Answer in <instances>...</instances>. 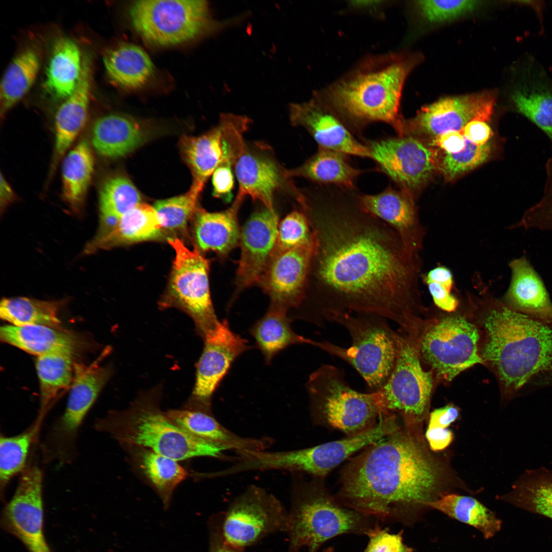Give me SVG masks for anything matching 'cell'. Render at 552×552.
<instances>
[{
  "label": "cell",
  "instance_id": "cell-6",
  "mask_svg": "<svg viewBox=\"0 0 552 552\" xmlns=\"http://www.w3.org/2000/svg\"><path fill=\"white\" fill-rule=\"evenodd\" d=\"M287 552L307 547L316 552L326 541L344 534L368 535L375 518L349 508L312 483L294 479L291 491Z\"/></svg>",
  "mask_w": 552,
  "mask_h": 552
},
{
  "label": "cell",
  "instance_id": "cell-15",
  "mask_svg": "<svg viewBox=\"0 0 552 552\" xmlns=\"http://www.w3.org/2000/svg\"><path fill=\"white\" fill-rule=\"evenodd\" d=\"M221 528L228 542L244 548L269 534L287 533L289 513L274 495L252 485L222 513Z\"/></svg>",
  "mask_w": 552,
  "mask_h": 552
},
{
  "label": "cell",
  "instance_id": "cell-42",
  "mask_svg": "<svg viewBox=\"0 0 552 552\" xmlns=\"http://www.w3.org/2000/svg\"><path fill=\"white\" fill-rule=\"evenodd\" d=\"M424 505L476 528L486 539L495 536L501 527V521L494 513L470 496L447 494L427 502Z\"/></svg>",
  "mask_w": 552,
  "mask_h": 552
},
{
  "label": "cell",
  "instance_id": "cell-58",
  "mask_svg": "<svg viewBox=\"0 0 552 552\" xmlns=\"http://www.w3.org/2000/svg\"><path fill=\"white\" fill-rule=\"evenodd\" d=\"M425 437L430 449L434 451L447 448L453 439L452 432L447 428H427Z\"/></svg>",
  "mask_w": 552,
  "mask_h": 552
},
{
  "label": "cell",
  "instance_id": "cell-54",
  "mask_svg": "<svg viewBox=\"0 0 552 552\" xmlns=\"http://www.w3.org/2000/svg\"><path fill=\"white\" fill-rule=\"evenodd\" d=\"M430 145L441 148L445 153L455 154L465 149L466 139L461 131H448L433 137Z\"/></svg>",
  "mask_w": 552,
  "mask_h": 552
},
{
  "label": "cell",
  "instance_id": "cell-57",
  "mask_svg": "<svg viewBox=\"0 0 552 552\" xmlns=\"http://www.w3.org/2000/svg\"><path fill=\"white\" fill-rule=\"evenodd\" d=\"M459 410L453 405H448L433 410L429 415L428 428H447L458 418Z\"/></svg>",
  "mask_w": 552,
  "mask_h": 552
},
{
  "label": "cell",
  "instance_id": "cell-13",
  "mask_svg": "<svg viewBox=\"0 0 552 552\" xmlns=\"http://www.w3.org/2000/svg\"><path fill=\"white\" fill-rule=\"evenodd\" d=\"M476 327L465 317L451 315L433 320L418 341L420 357L436 377L446 382L478 363H484Z\"/></svg>",
  "mask_w": 552,
  "mask_h": 552
},
{
  "label": "cell",
  "instance_id": "cell-16",
  "mask_svg": "<svg viewBox=\"0 0 552 552\" xmlns=\"http://www.w3.org/2000/svg\"><path fill=\"white\" fill-rule=\"evenodd\" d=\"M495 99L492 91L442 98L422 107L413 118L402 119L397 132L400 136L434 137L448 131H461L471 121H489Z\"/></svg>",
  "mask_w": 552,
  "mask_h": 552
},
{
  "label": "cell",
  "instance_id": "cell-60",
  "mask_svg": "<svg viewBox=\"0 0 552 552\" xmlns=\"http://www.w3.org/2000/svg\"><path fill=\"white\" fill-rule=\"evenodd\" d=\"M387 2L383 1H350L349 5L355 10L375 14H379L381 9L387 5Z\"/></svg>",
  "mask_w": 552,
  "mask_h": 552
},
{
  "label": "cell",
  "instance_id": "cell-4",
  "mask_svg": "<svg viewBox=\"0 0 552 552\" xmlns=\"http://www.w3.org/2000/svg\"><path fill=\"white\" fill-rule=\"evenodd\" d=\"M418 55L387 53L363 58L347 73L314 91L346 124L364 126L375 122L396 130L405 81L419 62Z\"/></svg>",
  "mask_w": 552,
  "mask_h": 552
},
{
  "label": "cell",
  "instance_id": "cell-7",
  "mask_svg": "<svg viewBox=\"0 0 552 552\" xmlns=\"http://www.w3.org/2000/svg\"><path fill=\"white\" fill-rule=\"evenodd\" d=\"M328 322L343 327L351 338V345L343 348L327 341H316L315 347L346 361L361 375L372 392L385 384L397 355L396 331L381 316L344 313L333 316Z\"/></svg>",
  "mask_w": 552,
  "mask_h": 552
},
{
  "label": "cell",
  "instance_id": "cell-47",
  "mask_svg": "<svg viewBox=\"0 0 552 552\" xmlns=\"http://www.w3.org/2000/svg\"><path fill=\"white\" fill-rule=\"evenodd\" d=\"M199 195L190 189L183 195L156 201L153 207L163 228L184 229L190 217L197 210Z\"/></svg>",
  "mask_w": 552,
  "mask_h": 552
},
{
  "label": "cell",
  "instance_id": "cell-56",
  "mask_svg": "<svg viewBox=\"0 0 552 552\" xmlns=\"http://www.w3.org/2000/svg\"><path fill=\"white\" fill-rule=\"evenodd\" d=\"M461 131L467 140L478 145L488 143L492 135V129L487 122L480 120L471 121Z\"/></svg>",
  "mask_w": 552,
  "mask_h": 552
},
{
  "label": "cell",
  "instance_id": "cell-46",
  "mask_svg": "<svg viewBox=\"0 0 552 552\" xmlns=\"http://www.w3.org/2000/svg\"><path fill=\"white\" fill-rule=\"evenodd\" d=\"M140 194L126 177L117 176L107 180L100 192V217L119 218L141 203Z\"/></svg>",
  "mask_w": 552,
  "mask_h": 552
},
{
  "label": "cell",
  "instance_id": "cell-64",
  "mask_svg": "<svg viewBox=\"0 0 552 552\" xmlns=\"http://www.w3.org/2000/svg\"><path fill=\"white\" fill-rule=\"evenodd\" d=\"M550 317L551 319L552 320V308H551L550 314Z\"/></svg>",
  "mask_w": 552,
  "mask_h": 552
},
{
  "label": "cell",
  "instance_id": "cell-34",
  "mask_svg": "<svg viewBox=\"0 0 552 552\" xmlns=\"http://www.w3.org/2000/svg\"><path fill=\"white\" fill-rule=\"evenodd\" d=\"M0 338L4 342L37 357L60 351L74 353L79 345L73 334L40 325H5L1 328Z\"/></svg>",
  "mask_w": 552,
  "mask_h": 552
},
{
  "label": "cell",
  "instance_id": "cell-39",
  "mask_svg": "<svg viewBox=\"0 0 552 552\" xmlns=\"http://www.w3.org/2000/svg\"><path fill=\"white\" fill-rule=\"evenodd\" d=\"M60 351L38 356L36 368L40 383V408L37 417L43 420L57 398L71 387L74 376L73 355Z\"/></svg>",
  "mask_w": 552,
  "mask_h": 552
},
{
  "label": "cell",
  "instance_id": "cell-50",
  "mask_svg": "<svg viewBox=\"0 0 552 552\" xmlns=\"http://www.w3.org/2000/svg\"><path fill=\"white\" fill-rule=\"evenodd\" d=\"M479 5L475 1H419L416 6L421 15L432 23L449 21L469 13Z\"/></svg>",
  "mask_w": 552,
  "mask_h": 552
},
{
  "label": "cell",
  "instance_id": "cell-2",
  "mask_svg": "<svg viewBox=\"0 0 552 552\" xmlns=\"http://www.w3.org/2000/svg\"><path fill=\"white\" fill-rule=\"evenodd\" d=\"M422 443L400 429L365 448L343 470L339 502L384 522L437 499L440 471Z\"/></svg>",
  "mask_w": 552,
  "mask_h": 552
},
{
  "label": "cell",
  "instance_id": "cell-36",
  "mask_svg": "<svg viewBox=\"0 0 552 552\" xmlns=\"http://www.w3.org/2000/svg\"><path fill=\"white\" fill-rule=\"evenodd\" d=\"M346 154L319 147L318 151L298 167L286 170L285 177H302L322 184H331L352 189L364 171L347 161Z\"/></svg>",
  "mask_w": 552,
  "mask_h": 552
},
{
  "label": "cell",
  "instance_id": "cell-12",
  "mask_svg": "<svg viewBox=\"0 0 552 552\" xmlns=\"http://www.w3.org/2000/svg\"><path fill=\"white\" fill-rule=\"evenodd\" d=\"M112 373L109 366L74 363V376L65 409L50 427L41 444L50 462L70 464L77 456L79 429Z\"/></svg>",
  "mask_w": 552,
  "mask_h": 552
},
{
  "label": "cell",
  "instance_id": "cell-49",
  "mask_svg": "<svg viewBox=\"0 0 552 552\" xmlns=\"http://www.w3.org/2000/svg\"><path fill=\"white\" fill-rule=\"evenodd\" d=\"M490 151L489 143L478 145L466 139V146L463 151L455 154L445 153L440 169L447 180H452L484 163Z\"/></svg>",
  "mask_w": 552,
  "mask_h": 552
},
{
  "label": "cell",
  "instance_id": "cell-9",
  "mask_svg": "<svg viewBox=\"0 0 552 552\" xmlns=\"http://www.w3.org/2000/svg\"><path fill=\"white\" fill-rule=\"evenodd\" d=\"M138 34L154 45H178L204 36L238 21H216L203 0L136 1L129 10Z\"/></svg>",
  "mask_w": 552,
  "mask_h": 552
},
{
  "label": "cell",
  "instance_id": "cell-18",
  "mask_svg": "<svg viewBox=\"0 0 552 552\" xmlns=\"http://www.w3.org/2000/svg\"><path fill=\"white\" fill-rule=\"evenodd\" d=\"M43 473L36 463H28L15 491L4 508V527L30 552H52L43 532Z\"/></svg>",
  "mask_w": 552,
  "mask_h": 552
},
{
  "label": "cell",
  "instance_id": "cell-55",
  "mask_svg": "<svg viewBox=\"0 0 552 552\" xmlns=\"http://www.w3.org/2000/svg\"><path fill=\"white\" fill-rule=\"evenodd\" d=\"M429 292L435 306L443 311L451 313L459 306L457 297L441 285L436 283L427 284Z\"/></svg>",
  "mask_w": 552,
  "mask_h": 552
},
{
  "label": "cell",
  "instance_id": "cell-17",
  "mask_svg": "<svg viewBox=\"0 0 552 552\" xmlns=\"http://www.w3.org/2000/svg\"><path fill=\"white\" fill-rule=\"evenodd\" d=\"M371 158L405 190L418 189L438 167L437 152L410 135L368 142Z\"/></svg>",
  "mask_w": 552,
  "mask_h": 552
},
{
  "label": "cell",
  "instance_id": "cell-21",
  "mask_svg": "<svg viewBox=\"0 0 552 552\" xmlns=\"http://www.w3.org/2000/svg\"><path fill=\"white\" fill-rule=\"evenodd\" d=\"M289 108L291 123L305 128L319 147L371 158L366 145L357 141L336 113L315 94L309 101L291 103Z\"/></svg>",
  "mask_w": 552,
  "mask_h": 552
},
{
  "label": "cell",
  "instance_id": "cell-11",
  "mask_svg": "<svg viewBox=\"0 0 552 552\" xmlns=\"http://www.w3.org/2000/svg\"><path fill=\"white\" fill-rule=\"evenodd\" d=\"M399 429L397 416L387 415L373 428L340 440L299 449L256 452L251 465L256 471L284 470L323 477L354 453Z\"/></svg>",
  "mask_w": 552,
  "mask_h": 552
},
{
  "label": "cell",
  "instance_id": "cell-5",
  "mask_svg": "<svg viewBox=\"0 0 552 552\" xmlns=\"http://www.w3.org/2000/svg\"><path fill=\"white\" fill-rule=\"evenodd\" d=\"M159 388L138 397L123 411L98 418L94 428L122 446L144 447L177 461L198 456L227 458L225 450L189 434L174 423L159 405Z\"/></svg>",
  "mask_w": 552,
  "mask_h": 552
},
{
  "label": "cell",
  "instance_id": "cell-32",
  "mask_svg": "<svg viewBox=\"0 0 552 552\" xmlns=\"http://www.w3.org/2000/svg\"><path fill=\"white\" fill-rule=\"evenodd\" d=\"M241 204L235 200L229 208L220 212L197 210L194 233L200 249L225 255L238 244L241 231L237 214Z\"/></svg>",
  "mask_w": 552,
  "mask_h": 552
},
{
  "label": "cell",
  "instance_id": "cell-29",
  "mask_svg": "<svg viewBox=\"0 0 552 552\" xmlns=\"http://www.w3.org/2000/svg\"><path fill=\"white\" fill-rule=\"evenodd\" d=\"M92 129L93 147L101 156L123 157L139 147L146 137L143 126L123 114H109L98 118Z\"/></svg>",
  "mask_w": 552,
  "mask_h": 552
},
{
  "label": "cell",
  "instance_id": "cell-19",
  "mask_svg": "<svg viewBox=\"0 0 552 552\" xmlns=\"http://www.w3.org/2000/svg\"><path fill=\"white\" fill-rule=\"evenodd\" d=\"M204 346L196 367V378L188 403L211 406L213 395L236 359L251 348L233 331L228 321H219L202 338Z\"/></svg>",
  "mask_w": 552,
  "mask_h": 552
},
{
  "label": "cell",
  "instance_id": "cell-27",
  "mask_svg": "<svg viewBox=\"0 0 552 552\" xmlns=\"http://www.w3.org/2000/svg\"><path fill=\"white\" fill-rule=\"evenodd\" d=\"M509 267L511 281L501 301L515 311L546 320L552 303L539 274L524 256L511 261Z\"/></svg>",
  "mask_w": 552,
  "mask_h": 552
},
{
  "label": "cell",
  "instance_id": "cell-31",
  "mask_svg": "<svg viewBox=\"0 0 552 552\" xmlns=\"http://www.w3.org/2000/svg\"><path fill=\"white\" fill-rule=\"evenodd\" d=\"M163 227L153 207L140 203L122 215L116 224L103 237L93 239L85 252L99 249L150 240L158 236Z\"/></svg>",
  "mask_w": 552,
  "mask_h": 552
},
{
  "label": "cell",
  "instance_id": "cell-1",
  "mask_svg": "<svg viewBox=\"0 0 552 552\" xmlns=\"http://www.w3.org/2000/svg\"><path fill=\"white\" fill-rule=\"evenodd\" d=\"M348 190H325L307 204L314 246L299 318L324 327L337 314H372L412 332L423 309L420 255Z\"/></svg>",
  "mask_w": 552,
  "mask_h": 552
},
{
  "label": "cell",
  "instance_id": "cell-53",
  "mask_svg": "<svg viewBox=\"0 0 552 552\" xmlns=\"http://www.w3.org/2000/svg\"><path fill=\"white\" fill-rule=\"evenodd\" d=\"M222 513L215 516L210 523L209 552H244V548L228 542L223 537L221 523Z\"/></svg>",
  "mask_w": 552,
  "mask_h": 552
},
{
  "label": "cell",
  "instance_id": "cell-45",
  "mask_svg": "<svg viewBox=\"0 0 552 552\" xmlns=\"http://www.w3.org/2000/svg\"><path fill=\"white\" fill-rule=\"evenodd\" d=\"M516 110L552 140V89L539 82L519 83L511 94Z\"/></svg>",
  "mask_w": 552,
  "mask_h": 552
},
{
  "label": "cell",
  "instance_id": "cell-63",
  "mask_svg": "<svg viewBox=\"0 0 552 552\" xmlns=\"http://www.w3.org/2000/svg\"><path fill=\"white\" fill-rule=\"evenodd\" d=\"M324 552H334V550L332 547H329L327 549H325Z\"/></svg>",
  "mask_w": 552,
  "mask_h": 552
},
{
  "label": "cell",
  "instance_id": "cell-26",
  "mask_svg": "<svg viewBox=\"0 0 552 552\" xmlns=\"http://www.w3.org/2000/svg\"><path fill=\"white\" fill-rule=\"evenodd\" d=\"M179 147L193 176L191 189L200 194L208 178L228 159V141L220 120L216 127L204 134L183 135Z\"/></svg>",
  "mask_w": 552,
  "mask_h": 552
},
{
  "label": "cell",
  "instance_id": "cell-25",
  "mask_svg": "<svg viewBox=\"0 0 552 552\" xmlns=\"http://www.w3.org/2000/svg\"><path fill=\"white\" fill-rule=\"evenodd\" d=\"M91 91V68L89 61L84 58L80 78L76 88L64 100L55 114L53 170L64 156L86 124Z\"/></svg>",
  "mask_w": 552,
  "mask_h": 552
},
{
  "label": "cell",
  "instance_id": "cell-24",
  "mask_svg": "<svg viewBox=\"0 0 552 552\" xmlns=\"http://www.w3.org/2000/svg\"><path fill=\"white\" fill-rule=\"evenodd\" d=\"M211 407L188 404L183 408L168 410V417L189 434L236 454L265 450L273 443L270 438L243 437L221 425L214 416Z\"/></svg>",
  "mask_w": 552,
  "mask_h": 552
},
{
  "label": "cell",
  "instance_id": "cell-22",
  "mask_svg": "<svg viewBox=\"0 0 552 552\" xmlns=\"http://www.w3.org/2000/svg\"><path fill=\"white\" fill-rule=\"evenodd\" d=\"M279 224L275 211L265 208L254 213L243 225L237 272L240 289L260 283L276 248Z\"/></svg>",
  "mask_w": 552,
  "mask_h": 552
},
{
  "label": "cell",
  "instance_id": "cell-35",
  "mask_svg": "<svg viewBox=\"0 0 552 552\" xmlns=\"http://www.w3.org/2000/svg\"><path fill=\"white\" fill-rule=\"evenodd\" d=\"M83 62L80 49L73 40L62 37L55 42L44 81L46 90L53 98L64 100L74 92Z\"/></svg>",
  "mask_w": 552,
  "mask_h": 552
},
{
  "label": "cell",
  "instance_id": "cell-62",
  "mask_svg": "<svg viewBox=\"0 0 552 552\" xmlns=\"http://www.w3.org/2000/svg\"><path fill=\"white\" fill-rule=\"evenodd\" d=\"M532 382L536 386H552V367L538 375Z\"/></svg>",
  "mask_w": 552,
  "mask_h": 552
},
{
  "label": "cell",
  "instance_id": "cell-20",
  "mask_svg": "<svg viewBox=\"0 0 552 552\" xmlns=\"http://www.w3.org/2000/svg\"><path fill=\"white\" fill-rule=\"evenodd\" d=\"M314 246L313 236L308 244L274 253L259 283L269 297L270 307L288 313L298 310L305 298Z\"/></svg>",
  "mask_w": 552,
  "mask_h": 552
},
{
  "label": "cell",
  "instance_id": "cell-14",
  "mask_svg": "<svg viewBox=\"0 0 552 552\" xmlns=\"http://www.w3.org/2000/svg\"><path fill=\"white\" fill-rule=\"evenodd\" d=\"M168 242L174 249L175 257L167 305L177 307L189 315L203 338L220 321L210 295L209 261L197 249H189L177 238H169Z\"/></svg>",
  "mask_w": 552,
  "mask_h": 552
},
{
  "label": "cell",
  "instance_id": "cell-44",
  "mask_svg": "<svg viewBox=\"0 0 552 552\" xmlns=\"http://www.w3.org/2000/svg\"><path fill=\"white\" fill-rule=\"evenodd\" d=\"M43 421L37 417L24 431L11 436L1 434L0 487L5 490L11 480L26 467L29 451L35 442Z\"/></svg>",
  "mask_w": 552,
  "mask_h": 552
},
{
  "label": "cell",
  "instance_id": "cell-28",
  "mask_svg": "<svg viewBox=\"0 0 552 552\" xmlns=\"http://www.w3.org/2000/svg\"><path fill=\"white\" fill-rule=\"evenodd\" d=\"M235 173L239 183L235 201L242 203L245 197L250 196L274 211V193L280 187L284 175L272 160L246 149L235 164Z\"/></svg>",
  "mask_w": 552,
  "mask_h": 552
},
{
  "label": "cell",
  "instance_id": "cell-38",
  "mask_svg": "<svg viewBox=\"0 0 552 552\" xmlns=\"http://www.w3.org/2000/svg\"><path fill=\"white\" fill-rule=\"evenodd\" d=\"M91 149L81 141L64 156L62 165V195L70 208L79 213L84 204L94 170Z\"/></svg>",
  "mask_w": 552,
  "mask_h": 552
},
{
  "label": "cell",
  "instance_id": "cell-52",
  "mask_svg": "<svg viewBox=\"0 0 552 552\" xmlns=\"http://www.w3.org/2000/svg\"><path fill=\"white\" fill-rule=\"evenodd\" d=\"M232 164L223 163L213 174L212 183L213 195L216 197L223 198L226 200L232 197L234 180L232 170Z\"/></svg>",
  "mask_w": 552,
  "mask_h": 552
},
{
  "label": "cell",
  "instance_id": "cell-33",
  "mask_svg": "<svg viewBox=\"0 0 552 552\" xmlns=\"http://www.w3.org/2000/svg\"><path fill=\"white\" fill-rule=\"evenodd\" d=\"M292 320L286 311L269 307L267 312L250 327L249 332L266 364H270L278 354L290 346H316V341L298 335L293 330Z\"/></svg>",
  "mask_w": 552,
  "mask_h": 552
},
{
  "label": "cell",
  "instance_id": "cell-8",
  "mask_svg": "<svg viewBox=\"0 0 552 552\" xmlns=\"http://www.w3.org/2000/svg\"><path fill=\"white\" fill-rule=\"evenodd\" d=\"M306 387L313 413L348 436L373 428L386 413L377 392L353 389L343 370L331 364H323L313 372Z\"/></svg>",
  "mask_w": 552,
  "mask_h": 552
},
{
  "label": "cell",
  "instance_id": "cell-41",
  "mask_svg": "<svg viewBox=\"0 0 552 552\" xmlns=\"http://www.w3.org/2000/svg\"><path fill=\"white\" fill-rule=\"evenodd\" d=\"M40 65L39 56L32 48L22 51L10 63L0 85L2 119L30 89L37 78Z\"/></svg>",
  "mask_w": 552,
  "mask_h": 552
},
{
  "label": "cell",
  "instance_id": "cell-43",
  "mask_svg": "<svg viewBox=\"0 0 552 552\" xmlns=\"http://www.w3.org/2000/svg\"><path fill=\"white\" fill-rule=\"evenodd\" d=\"M63 303L26 297L4 298L0 317L14 326L40 325L61 330L58 316Z\"/></svg>",
  "mask_w": 552,
  "mask_h": 552
},
{
  "label": "cell",
  "instance_id": "cell-37",
  "mask_svg": "<svg viewBox=\"0 0 552 552\" xmlns=\"http://www.w3.org/2000/svg\"><path fill=\"white\" fill-rule=\"evenodd\" d=\"M129 450L132 461L151 484L168 507L176 488L189 475V472L171 458L144 447L124 445Z\"/></svg>",
  "mask_w": 552,
  "mask_h": 552
},
{
  "label": "cell",
  "instance_id": "cell-10",
  "mask_svg": "<svg viewBox=\"0 0 552 552\" xmlns=\"http://www.w3.org/2000/svg\"><path fill=\"white\" fill-rule=\"evenodd\" d=\"M397 355L394 369L379 398L386 412L399 414L406 430L421 441L422 424L428 415L433 379L431 371L421 366L418 341L400 331L396 332Z\"/></svg>",
  "mask_w": 552,
  "mask_h": 552
},
{
  "label": "cell",
  "instance_id": "cell-40",
  "mask_svg": "<svg viewBox=\"0 0 552 552\" xmlns=\"http://www.w3.org/2000/svg\"><path fill=\"white\" fill-rule=\"evenodd\" d=\"M500 499L552 519V472L543 467L526 471Z\"/></svg>",
  "mask_w": 552,
  "mask_h": 552
},
{
  "label": "cell",
  "instance_id": "cell-3",
  "mask_svg": "<svg viewBox=\"0 0 552 552\" xmlns=\"http://www.w3.org/2000/svg\"><path fill=\"white\" fill-rule=\"evenodd\" d=\"M468 298L481 315L485 333L479 353L494 373L503 398L512 399L552 367V321L515 311L486 288Z\"/></svg>",
  "mask_w": 552,
  "mask_h": 552
},
{
  "label": "cell",
  "instance_id": "cell-30",
  "mask_svg": "<svg viewBox=\"0 0 552 552\" xmlns=\"http://www.w3.org/2000/svg\"><path fill=\"white\" fill-rule=\"evenodd\" d=\"M107 76L115 85L127 90H136L146 85L152 76L154 64L140 47L121 42L107 50L103 56Z\"/></svg>",
  "mask_w": 552,
  "mask_h": 552
},
{
  "label": "cell",
  "instance_id": "cell-61",
  "mask_svg": "<svg viewBox=\"0 0 552 552\" xmlns=\"http://www.w3.org/2000/svg\"><path fill=\"white\" fill-rule=\"evenodd\" d=\"M16 195L5 177L1 173L0 183V205L1 212L16 200Z\"/></svg>",
  "mask_w": 552,
  "mask_h": 552
},
{
  "label": "cell",
  "instance_id": "cell-48",
  "mask_svg": "<svg viewBox=\"0 0 552 552\" xmlns=\"http://www.w3.org/2000/svg\"><path fill=\"white\" fill-rule=\"evenodd\" d=\"M313 239V232L307 215L305 213L294 211L279 224L274 252L306 245Z\"/></svg>",
  "mask_w": 552,
  "mask_h": 552
},
{
  "label": "cell",
  "instance_id": "cell-51",
  "mask_svg": "<svg viewBox=\"0 0 552 552\" xmlns=\"http://www.w3.org/2000/svg\"><path fill=\"white\" fill-rule=\"evenodd\" d=\"M369 541L364 552H412L413 549L405 544L401 533L391 534L387 528L379 526L368 535Z\"/></svg>",
  "mask_w": 552,
  "mask_h": 552
},
{
  "label": "cell",
  "instance_id": "cell-59",
  "mask_svg": "<svg viewBox=\"0 0 552 552\" xmlns=\"http://www.w3.org/2000/svg\"><path fill=\"white\" fill-rule=\"evenodd\" d=\"M423 282L427 285L436 283L451 292L454 285L453 276L451 271L444 266H438L430 270L427 274L422 275Z\"/></svg>",
  "mask_w": 552,
  "mask_h": 552
},
{
  "label": "cell",
  "instance_id": "cell-23",
  "mask_svg": "<svg viewBox=\"0 0 552 552\" xmlns=\"http://www.w3.org/2000/svg\"><path fill=\"white\" fill-rule=\"evenodd\" d=\"M359 202L366 211L381 219L399 235L407 251L420 255L426 230L419 220L411 196L387 188L376 194L357 195Z\"/></svg>",
  "mask_w": 552,
  "mask_h": 552
}]
</instances>
